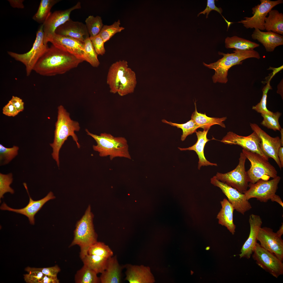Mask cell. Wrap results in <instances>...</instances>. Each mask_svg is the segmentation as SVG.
Instances as JSON below:
<instances>
[{
    "mask_svg": "<svg viewBox=\"0 0 283 283\" xmlns=\"http://www.w3.org/2000/svg\"><path fill=\"white\" fill-rule=\"evenodd\" d=\"M23 185L26 190L29 198V203L24 208L20 209H14L8 206L4 202L1 205L0 209L2 210H8L26 216L30 223L32 225L35 224V216L40 210L44 205L49 200L56 198L53 193L50 192L43 198L37 200H34L30 196L26 184L24 183Z\"/></svg>",
    "mask_w": 283,
    "mask_h": 283,
    "instance_id": "obj_18",
    "label": "cell"
},
{
    "mask_svg": "<svg viewBox=\"0 0 283 283\" xmlns=\"http://www.w3.org/2000/svg\"><path fill=\"white\" fill-rule=\"evenodd\" d=\"M88 254L99 256L108 259L113 255V251L104 243L97 241L89 248Z\"/></svg>",
    "mask_w": 283,
    "mask_h": 283,
    "instance_id": "obj_36",
    "label": "cell"
},
{
    "mask_svg": "<svg viewBox=\"0 0 283 283\" xmlns=\"http://www.w3.org/2000/svg\"><path fill=\"white\" fill-rule=\"evenodd\" d=\"M195 110L192 115L191 119L193 120L204 130H209L210 127L215 124H218L224 128H226L223 122L227 119L226 117L221 118L211 117L207 116L205 113H199L197 111L196 102H194Z\"/></svg>",
    "mask_w": 283,
    "mask_h": 283,
    "instance_id": "obj_27",
    "label": "cell"
},
{
    "mask_svg": "<svg viewBox=\"0 0 283 283\" xmlns=\"http://www.w3.org/2000/svg\"><path fill=\"white\" fill-rule=\"evenodd\" d=\"M19 112L24 109V102L22 99L18 97L13 96L10 100Z\"/></svg>",
    "mask_w": 283,
    "mask_h": 283,
    "instance_id": "obj_48",
    "label": "cell"
},
{
    "mask_svg": "<svg viewBox=\"0 0 283 283\" xmlns=\"http://www.w3.org/2000/svg\"><path fill=\"white\" fill-rule=\"evenodd\" d=\"M250 126L260 138V147L262 152L268 158H273L281 170L282 168L278 156L279 149L281 146L280 138L278 136L271 137L256 124L250 123Z\"/></svg>",
    "mask_w": 283,
    "mask_h": 283,
    "instance_id": "obj_13",
    "label": "cell"
},
{
    "mask_svg": "<svg viewBox=\"0 0 283 283\" xmlns=\"http://www.w3.org/2000/svg\"><path fill=\"white\" fill-rule=\"evenodd\" d=\"M3 114L8 116L14 117L19 112L13 104L9 101L2 109Z\"/></svg>",
    "mask_w": 283,
    "mask_h": 283,
    "instance_id": "obj_47",
    "label": "cell"
},
{
    "mask_svg": "<svg viewBox=\"0 0 283 283\" xmlns=\"http://www.w3.org/2000/svg\"><path fill=\"white\" fill-rule=\"evenodd\" d=\"M281 177L277 176L271 180L260 179L254 183H249V188L243 193L246 199L255 198L261 202H266L276 194Z\"/></svg>",
    "mask_w": 283,
    "mask_h": 283,
    "instance_id": "obj_10",
    "label": "cell"
},
{
    "mask_svg": "<svg viewBox=\"0 0 283 283\" xmlns=\"http://www.w3.org/2000/svg\"><path fill=\"white\" fill-rule=\"evenodd\" d=\"M242 152L250 162V168L246 171L250 183H254L260 179L268 180L277 176L275 168L263 156L244 149Z\"/></svg>",
    "mask_w": 283,
    "mask_h": 283,
    "instance_id": "obj_6",
    "label": "cell"
},
{
    "mask_svg": "<svg viewBox=\"0 0 283 283\" xmlns=\"http://www.w3.org/2000/svg\"><path fill=\"white\" fill-rule=\"evenodd\" d=\"M278 156L282 168L283 167V147L281 146L279 149Z\"/></svg>",
    "mask_w": 283,
    "mask_h": 283,
    "instance_id": "obj_51",
    "label": "cell"
},
{
    "mask_svg": "<svg viewBox=\"0 0 283 283\" xmlns=\"http://www.w3.org/2000/svg\"><path fill=\"white\" fill-rule=\"evenodd\" d=\"M28 272L30 271H36L42 272L45 275L57 276L58 273L61 270L60 268L57 265L54 266L43 268H36L28 267L25 269Z\"/></svg>",
    "mask_w": 283,
    "mask_h": 283,
    "instance_id": "obj_46",
    "label": "cell"
},
{
    "mask_svg": "<svg viewBox=\"0 0 283 283\" xmlns=\"http://www.w3.org/2000/svg\"><path fill=\"white\" fill-rule=\"evenodd\" d=\"M85 22L90 37L98 35L104 26L101 17L98 15L96 17L89 16L86 19Z\"/></svg>",
    "mask_w": 283,
    "mask_h": 283,
    "instance_id": "obj_34",
    "label": "cell"
},
{
    "mask_svg": "<svg viewBox=\"0 0 283 283\" xmlns=\"http://www.w3.org/2000/svg\"><path fill=\"white\" fill-rule=\"evenodd\" d=\"M43 40L44 32L42 24L36 32L35 40L29 51L23 54L10 51L7 52L8 54L11 57L24 65L27 76L30 74L37 62L48 48L47 45L44 44Z\"/></svg>",
    "mask_w": 283,
    "mask_h": 283,
    "instance_id": "obj_7",
    "label": "cell"
},
{
    "mask_svg": "<svg viewBox=\"0 0 283 283\" xmlns=\"http://www.w3.org/2000/svg\"><path fill=\"white\" fill-rule=\"evenodd\" d=\"M125 280L129 283H150L154 281L153 276L149 267L127 264L125 266Z\"/></svg>",
    "mask_w": 283,
    "mask_h": 283,
    "instance_id": "obj_21",
    "label": "cell"
},
{
    "mask_svg": "<svg viewBox=\"0 0 283 283\" xmlns=\"http://www.w3.org/2000/svg\"><path fill=\"white\" fill-rule=\"evenodd\" d=\"M12 174L10 173L7 174L0 173V198H4V195L9 192L13 194L14 190L10 186L13 180Z\"/></svg>",
    "mask_w": 283,
    "mask_h": 283,
    "instance_id": "obj_42",
    "label": "cell"
},
{
    "mask_svg": "<svg viewBox=\"0 0 283 283\" xmlns=\"http://www.w3.org/2000/svg\"><path fill=\"white\" fill-rule=\"evenodd\" d=\"M272 202H275L280 205L282 207H283V203L281 199L279 196L276 194H275L270 199Z\"/></svg>",
    "mask_w": 283,
    "mask_h": 283,
    "instance_id": "obj_52",
    "label": "cell"
},
{
    "mask_svg": "<svg viewBox=\"0 0 283 283\" xmlns=\"http://www.w3.org/2000/svg\"><path fill=\"white\" fill-rule=\"evenodd\" d=\"M136 84L135 73L128 67L120 81L117 93L121 96L132 93Z\"/></svg>",
    "mask_w": 283,
    "mask_h": 283,
    "instance_id": "obj_29",
    "label": "cell"
},
{
    "mask_svg": "<svg viewBox=\"0 0 283 283\" xmlns=\"http://www.w3.org/2000/svg\"><path fill=\"white\" fill-rule=\"evenodd\" d=\"M94 49L97 55H103L106 50L103 40L99 34L93 37H90Z\"/></svg>",
    "mask_w": 283,
    "mask_h": 283,
    "instance_id": "obj_43",
    "label": "cell"
},
{
    "mask_svg": "<svg viewBox=\"0 0 283 283\" xmlns=\"http://www.w3.org/2000/svg\"><path fill=\"white\" fill-rule=\"evenodd\" d=\"M221 208L218 213L216 218L218 223L226 227L233 235L235 232L236 225L233 222V212L235 209L232 204L225 198L220 202Z\"/></svg>",
    "mask_w": 283,
    "mask_h": 283,
    "instance_id": "obj_26",
    "label": "cell"
},
{
    "mask_svg": "<svg viewBox=\"0 0 283 283\" xmlns=\"http://www.w3.org/2000/svg\"><path fill=\"white\" fill-rule=\"evenodd\" d=\"M281 113L277 111L272 114H261L263 119L261 124L267 128L276 131H280L282 128L279 122V119Z\"/></svg>",
    "mask_w": 283,
    "mask_h": 283,
    "instance_id": "obj_37",
    "label": "cell"
},
{
    "mask_svg": "<svg viewBox=\"0 0 283 283\" xmlns=\"http://www.w3.org/2000/svg\"><path fill=\"white\" fill-rule=\"evenodd\" d=\"M116 256L108 259L106 268L100 277L101 283H120L122 282V268Z\"/></svg>",
    "mask_w": 283,
    "mask_h": 283,
    "instance_id": "obj_25",
    "label": "cell"
},
{
    "mask_svg": "<svg viewBox=\"0 0 283 283\" xmlns=\"http://www.w3.org/2000/svg\"><path fill=\"white\" fill-rule=\"evenodd\" d=\"M57 121L55 123L53 142L50 145L53 149L52 155L59 166V153L60 150L65 141L69 136H71L75 142L77 147H80L78 142V138L74 133L78 131L80 129L78 122L72 120L69 113L67 112L63 106L61 105L58 107Z\"/></svg>",
    "mask_w": 283,
    "mask_h": 283,
    "instance_id": "obj_2",
    "label": "cell"
},
{
    "mask_svg": "<svg viewBox=\"0 0 283 283\" xmlns=\"http://www.w3.org/2000/svg\"><path fill=\"white\" fill-rule=\"evenodd\" d=\"M209 130L196 131L195 133L197 140L195 144L192 146L186 148H178L181 151L193 150L196 153L199 158L198 168L199 170L203 166H217L216 164L212 163L208 161L204 156V150L205 145L207 142L210 140L207 137Z\"/></svg>",
    "mask_w": 283,
    "mask_h": 283,
    "instance_id": "obj_24",
    "label": "cell"
},
{
    "mask_svg": "<svg viewBox=\"0 0 283 283\" xmlns=\"http://www.w3.org/2000/svg\"><path fill=\"white\" fill-rule=\"evenodd\" d=\"M85 130L96 142V145H93V149L99 153L100 156H109L111 160L117 157L131 159L127 141L124 137H115L105 133L98 135L90 133L87 129Z\"/></svg>",
    "mask_w": 283,
    "mask_h": 283,
    "instance_id": "obj_4",
    "label": "cell"
},
{
    "mask_svg": "<svg viewBox=\"0 0 283 283\" xmlns=\"http://www.w3.org/2000/svg\"><path fill=\"white\" fill-rule=\"evenodd\" d=\"M265 19L264 27L267 31L283 35V14L276 10H271Z\"/></svg>",
    "mask_w": 283,
    "mask_h": 283,
    "instance_id": "obj_28",
    "label": "cell"
},
{
    "mask_svg": "<svg viewBox=\"0 0 283 283\" xmlns=\"http://www.w3.org/2000/svg\"><path fill=\"white\" fill-rule=\"evenodd\" d=\"M55 32L59 35L72 37L83 42L90 36L85 24L70 19L58 27Z\"/></svg>",
    "mask_w": 283,
    "mask_h": 283,
    "instance_id": "obj_20",
    "label": "cell"
},
{
    "mask_svg": "<svg viewBox=\"0 0 283 283\" xmlns=\"http://www.w3.org/2000/svg\"><path fill=\"white\" fill-rule=\"evenodd\" d=\"M81 3L78 2L70 8L63 10L56 11L51 13L42 24L44 32V43L47 45L48 39L55 33L56 29L69 20L71 12L74 10L81 8Z\"/></svg>",
    "mask_w": 283,
    "mask_h": 283,
    "instance_id": "obj_16",
    "label": "cell"
},
{
    "mask_svg": "<svg viewBox=\"0 0 283 283\" xmlns=\"http://www.w3.org/2000/svg\"><path fill=\"white\" fill-rule=\"evenodd\" d=\"M108 259L96 255L88 254L82 260L84 265L98 274H101L105 270Z\"/></svg>",
    "mask_w": 283,
    "mask_h": 283,
    "instance_id": "obj_31",
    "label": "cell"
},
{
    "mask_svg": "<svg viewBox=\"0 0 283 283\" xmlns=\"http://www.w3.org/2000/svg\"><path fill=\"white\" fill-rule=\"evenodd\" d=\"M233 53H225L219 52L218 54L223 57L214 63L208 64L203 62L205 67L215 71L212 77L214 83H219L226 84L228 81L227 76L229 69L233 66L241 64L242 61L246 59L254 58L259 59L260 57L259 53L254 50L240 51L235 50Z\"/></svg>",
    "mask_w": 283,
    "mask_h": 283,
    "instance_id": "obj_3",
    "label": "cell"
},
{
    "mask_svg": "<svg viewBox=\"0 0 283 283\" xmlns=\"http://www.w3.org/2000/svg\"><path fill=\"white\" fill-rule=\"evenodd\" d=\"M220 141L225 144L239 145L243 149L257 153L268 160L269 158L264 154L260 149V138L254 131L246 136L239 135L230 131Z\"/></svg>",
    "mask_w": 283,
    "mask_h": 283,
    "instance_id": "obj_14",
    "label": "cell"
},
{
    "mask_svg": "<svg viewBox=\"0 0 283 283\" xmlns=\"http://www.w3.org/2000/svg\"><path fill=\"white\" fill-rule=\"evenodd\" d=\"M257 240L260 246L276 255L280 260H283V241L269 227H263L260 229Z\"/></svg>",
    "mask_w": 283,
    "mask_h": 283,
    "instance_id": "obj_17",
    "label": "cell"
},
{
    "mask_svg": "<svg viewBox=\"0 0 283 283\" xmlns=\"http://www.w3.org/2000/svg\"><path fill=\"white\" fill-rule=\"evenodd\" d=\"M59 0H41L38 10L32 17L33 19L39 23L43 24L51 13L50 10Z\"/></svg>",
    "mask_w": 283,
    "mask_h": 283,
    "instance_id": "obj_32",
    "label": "cell"
},
{
    "mask_svg": "<svg viewBox=\"0 0 283 283\" xmlns=\"http://www.w3.org/2000/svg\"><path fill=\"white\" fill-rule=\"evenodd\" d=\"M93 217L91 206L89 205L84 215L76 224L74 238L69 246L77 245L80 247L81 259L88 254L90 246L97 241V235L93 224Z\"/></svg>",
    "mask_w": 283,
    "mask_h": 283,
    "instance_id": "obj_5",
    "label": "cell"
},
{
    "mask_svg": "<svg viewBox=\"0 0 283 283\" xmlns=\"http://www.w3.org/2000/svg\"><path fill=\"white\" fill-rule=\"evenodd\" d=\"M212 10L216 11L222 16L227 23L228 28L232 23L228 21L222 16L221 14V13L222 12V10L221 8H218L216 6L215 4V0H208L207 1V4L206 7L203 11L199 13L197 16L198 17L201 14H206V18H207L208 17V15L209 13Z\"/></svg>",
    "mask_w": 283,
    "mask_h": 283,
    "instance_id": "obj_45",
    "label": "cell"
},
{
    "mask_svg": "<svg viewBox=\"0 0 283 283\" xmlns=\"http://www.w3.org/2000/svg\"><path fill=\"white\" fill-rule=\"evenodd\" d=\"M162 121L164 123L176 127L177 128L181 129L183 132L181 137V140L182 141L185 140L188 135L195 132L197 129L200 128L199 126L192 119L186 123L181 124L167 121L165 119H162Z\"/></svg>",
    "mask_w": 283,
    "mask_h": 283,
    "instance_id": "obj_35",
    "label": "cell"
},
{
    "mask_svg": "<svg viewBox=\"0 0 283 283\" xmlns=\"http://www.w3.org/2000/svg\"><path fill=\"white\" fill-rule=\"evenodd\" d=\"M28 272L29 274L24 275V280L28 283H40L45 275L39 271H32Z\"/></svg>",
    "mask_w": 283,
    "mask_h": 283,
    "instance_id": "obj_44",
    "label": "cell"
},
{
    "mask_svg": "<svg viewBox=\"0 0 283 283\" xmlns=\"http://www.w3.org/2000/svg\"><path fill=\"white\" fill-rule=\"evenodd\" d=\"M266 83L262 89L263 95L260 101L255 105L253 106L252 109L261 114H272L273 112L268 109L266 105L268 93L270 90L272 88L270 85V81Z\"/></svg>",
    "mask_w": 283,
    "mask_h": 283,
    "instance_id": "obj_41",
    "label": "cell"
},
{
    "mask_svg": "<svg viewBox=\"0 0 283 283\" xmlns=\"http://www.w3.org/2000/svg\"><path fill=\"white\" fill-rule=\"evenodd\" d=\"M282 225L279 228V229L276 232L277 235L280 237H281V236L283 234V223H281Z\"/></svg>",
    "mask_w": 283,
    "mask_h": 283,
    "instance_id": "obj_53",
    "label": "cell"
},
{
    "mask_svg": "<svg viewBox=\"0 0 283 283\" xmlns=\"http://www.w3.org/2000/svg\"><path fill=\"white\" fill-rule=\"evenodd\" d=\"M24 0H8V1L11 6L13 8L23 9L24 8L23 4Z\"/></svg>",
    "mask_w": 283,
    "mask_h": 283,
    "instance_id": "obj_50",
    "label": "cell"
},
{
    "mask_svg": "<svg viewBox=\"0 0 283 283\" xmlns=\"http://www.w3.org/2000/svg\"><path fill=\"white\" fill-rule=\"evenodd\" d=\"M94 271L85 265L77 272L75 277L76 283H99L100 282V277Z\"/></svg>",
    "mask_w": 283,
    "mask_h": 283,
    "instance_id": "obj_33",
    "label": "cell"
},
{
    "mask_svg": "<svg viewBox=\"0 0 283 283\" xmlns=\"http://www.w3.org/2000/svg\"><path fill=\"white\" fill-rule=\"evenodd\" d=\"M19 147L14 145L10 148H7L0 144V166L8 164L18 154Z\"/></svg>",
    "mask_w": 283,
    "mask_h": 283,
    "instance_id": "obj_40",
    "label": "cell"
},
{
    "mask_svg": "<svg viewBox=\"0 0 283 283\" xmlns=\"http://www.w3.org/2000/svg\"><path fill=\"white\" fill-rule=\"evenodd\" d=\"M59 280L56 276L45 275L40 283H59Z\"/></svg>",
    "mask_w": 283,
    "mask_h": 283,
    "instance_id": "obj_49",
    "label": "cell"
},
{
    "mask_svg": "<svg viewBox=\"0 0 283 283\" xmlns=\"http://www.w3.org/2000/svg\"><path fill=\"white\" fill-rule=\"evenodd\" d=\"M83 61L52 44L39 60L33 70L41 75L54 76L64 73Z\"/></svg>",
    "mask_w": 283,
    "mask_h": 283,
    "instance_id": "obj_1",
    "label": "cell"
},
{
    "mask_svg": "<svg viewBox=\"0 0 283 283\" xmlns=\"http://www.w3.org/2000/svg\"><path fill=\"white\" fill-rule=\"evenodd\" d=\"M246 159L244 154L241 153L238 164L234 169L224 173L217 172L215 177L220 181L243 193L249 186L245 168Z\"/></svg>",
    "mask_w": 283,
    "mask_h": 283,
    "instance_id": "obj_8",
    "label": "cell"
},
{
    "mask_svg": "<svg viewBox=\"0 0 283 283\" xmlns=\"http://www.w3.org/2000/svg\"><path fill=\"white\" fill-rule=\"evenodd\" d=\"M48 42L61 50L85 61L84 42L72 37L59 35L55 32L48 39L47 42Z\"/></svg>",
    "mask_w": 283,
    "mask_h": 283,
    "instance_id": "obj_15",
    "label": "cell"
},
{
    "mask_svg": "<svg viewBox=\"0 0 283 283\" xmlns=\"http://www.w3.org/2000/svg\"><path fill=\"white\" fill-rule=\"evenodd\" d=\"M119 20L115 21L110 25H104L99 35L105 43L109 40L116 33L119 32L125 28L120 26Z\"/></svg>",
    "mask_w": 283,
    "mask_h": 283,
    "instance_id": "obj_38",
    "label": "cell"
},
{
    "mask_svg": "<svg viewBox=\"0 0 283 283\" xmlns=\"http://www.w3.org/2000/svg\"><path fill=\"white\" fill-rule=\"evenodd\" d=\"M250 231L248 237L242 246L240 258L249 259L252 255L257 243V237L259 230L262 224L259 216L251 214L249 220Z\"/></svg>",
    "mask_w": 283,
    "mask_h": 283,
    "instance_id": "obj_19",
    "label": "cell"
},
{
    "mask_svg": "<svg viewBox=\"0 0 283 283\" xmlns=\"http://www.w3.org/2000/svg\"><path fill=\"white\" fill-rule=\"evenodd\" d=\"M260 4L252 8L253 16L245 17L243 18L244 19L238 23H242L246 29H257L261 31L265 30V20L268 13L274 7L282 3L283 1L260 0Z\"/></svg>",
    "mask_w": 283,
    "mask_h": 283,
    "instance_id": "obj_11",
    "label": "cell"
},
{
    "mask_svg": "<svg viewBox=\"0 0 283 283\" xmlns=\"http://www.w3.org/2000/svg\"><path fill=\"white\" fill-rule=\"evenodd\" d=\"M128 68V63L124 60L116 62L110 66L107 76V83L111 93H117L120 81Z\"/></svg>",
    "mask_w": 283,
    "mask_h": 283,
    "instance_id": "obj_22",
    "label": "cell"
},
{
    "mask_svg": "<svg viewBox=\"0 0 283 283\" xmlns=\"http://www.w3.org/2000/svg\"><path fill=\"white\" fill-rule=\"evenodd\" d=\"M252 255L253 258L259 266L274 277L277 278L283 274L282 262L258 243Z\"/></svg>",
    "mask_w": 283,
    "mask_h": 283,
    "instance_id": "obj_9",
    "label": "cell"
},
{
    "mask_svg": "<svg viewBox=\"0 0 283 283\" xmlns=\"http://www.w3.org/2000/svg\"><path fill=\"white\" fill-rule=\"evenodd\" d=\"M225 46L226 48H233L235 50L248 51L259 46V45L249 40L236 36L227 37L225 39Z\"/></svg>",
    "mask_w": 283,
    "mask_h": 283,
    "instance_id": "obj_30",
    "label": "cell"
},
{
    "mask_svg": "<svg viewBox=\"0 0 283 283\" xmlns=\"http://www.w3.org/2000/svg\"><path fill=\"white\" fill-rule=\"evenodd\" d=\"M281 133V146H283V129L282 128H281L280 131Z\"/></svg>",
    "mask_w": 283,
    "mask_h": 283,
    "instance_id": "obj_54",
    "label": "cell"
},
{
    "mask_svg": "<svg viewBox=\"0 0 283 283\" xmlns=\"http://www.w3.org/2000/svg\"><path fill=\"white\" fill-rule=\"evenodd\" d=\"M211 183L219 188L237 211L244 215L252 208L244 193L217 179L215 176L210 179Z\"/></svg>",
    "mask_w": 283,
    "mask_h": 283,
    "instance_id": "obj_12",
    "label": "cell"
},
{
    "mask_svg": "<svg viewBox=\"0 0 283 283\" xmlns=\"http://www.w3.org/2000/svg\"><path fill=\"white\" fill-rule=\"evenodd\" d=\"M84 48L86 54L85 61L94 67H97L100 63L97 54L95 51L90 37L84 41Z\"/></svg>",
    "mask_w": 283,
    "mask_h": 283,
    "instance_id": "obj_39",
    "label": "cell"
},
{
    "mask_svg": "<svg viewBox=\"0 0 283 283\" xmlns=\"http://www.w3.org/2000/svg\"><path fill=\"white\" fill-rule=\"evenodd\" d=\"M251 37L262 43L267 52H273L276 47L283 45V35L271 31L263 32L255 29Z\"/></svg>",
    "mask_w": 283,
    "mask_h": 283,
    "instance_id": "obj_23",
    "label": "cell"
}]
</instances>
